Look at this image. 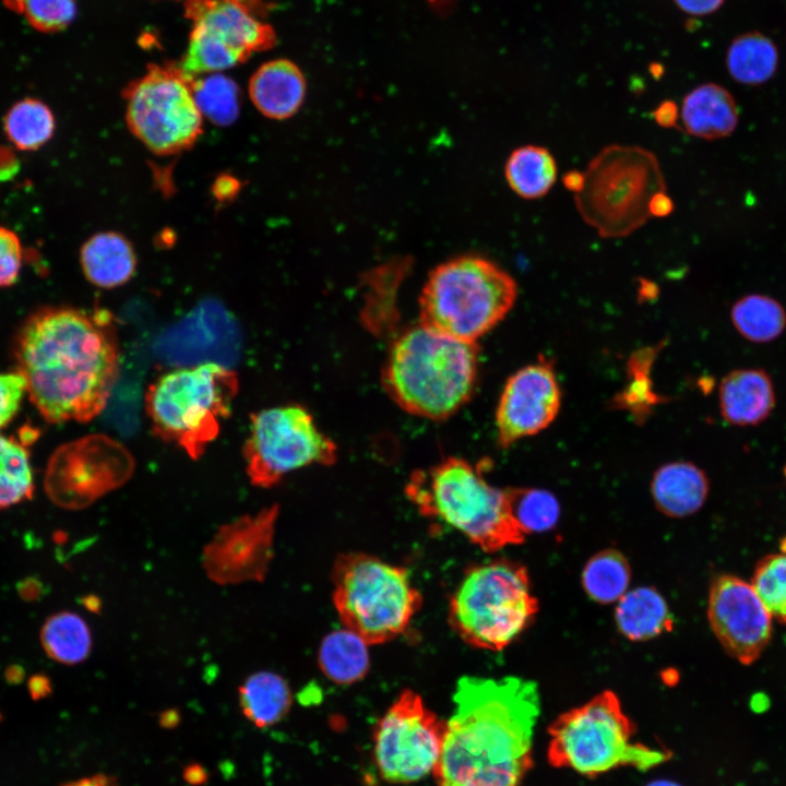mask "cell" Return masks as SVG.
<instances>
[{
	"mask_svg": "<svg viewBox=\"0 0 786 786\" xmlns=\"http://www.w3.org/2000/svg\"><path fill=\"white\" fill-rule=\"evenodd\" d=\"M515 279L478 254H462L437 265L419 296V322L442 335L476 343L512 309Z\"/></svg>",
	"mask_w": 786,
	"mask_h": 786,
	"instance_id": "cell-5",
	"label": "cell"
},
{
	"mask_svg": "<svg viewBox=\"0 0 786 786\" xmlns=\"http://www.w3.org/2000/svg\"><path fill=\"white\" fill-rule=\"evenodd\" d=\"M504 176L511 190L522 199H539L556 183L557 162L547 147L526 144L511 152Z\"/></svg>",
	"mask_w": 786,
	"mask_h": 786,
	"instance_id": "cell-26",
	"label": "cell"
},
{
	"mask_svg": "<svg viewBox=\"0 0 786 786\" xmlns=\"http://www.w3.org/2000/svg\"><path fill=\"white\" fill-rule=\"evenodd\" d=\"M730 318L736 331L752 343H770L786 329V311L776 299L750 294L738 299L731 307Z\"/></svg>",
	"mask_w": 786,
	"mask_h": 786,
	"instance_id": "cell-30",
	"label": "cell"
},
{
	"mask_svg": "<svg viewBox=\"0 0 786 786\" xmlns=\"http://www.w3.org/2000/svg\"><path fill=\"white\" fill-rule=\"evenodd\" d=\"M13 356L31 402L53 424L99 415L120 372L117 327L104 309L37 310L21 325Z\"/></svg>",
	"mask_w": 786,
	"mask_h": 786,
	"instance_id": "cell-1",
	"label": "cell"
},
{
	"mask_svg": "<svg viewBox=\"0 0 786 786\" xmlns=\"http://www.w3.org/2000/svg\"><path fill=\"white\" fill-rule=\"evenodd\" d=\"M97 438H85L60 446L50 457L45 490L59 507L78 510L93 503L127 477L96 463Z\"/></svg>",
	"mask_w": 786,
	"mask_h": 786,
	"instance_id": "cell-18",
	"label": "cell"
},
{
	"mask_svg": "<svg viewBox=\"0 0 786 786\" xmlns=\"http://www.w3.org/2000/svg\"><path fill=\"white\" fill-rule=\"evenodd\" d=\"M19 593L24 599H36L41 593V584L35 579H25L19 585Z\"/></svg>",
	"mask_w": 786,
	"mask_h": 786,
	"instance_id": "cell-45",
	"label": "cell"
},
{
	"mask_svg": "<svg viewBox=\"0 0 786 786\" xmlns=\"http://www.w3.org/2000/svg\"><path fill=\"white\" fill-rule=\"evenodd\" d=\"M750 583L773 619L786 624V552L759 560Z\"/></svg>",
	"mask_w": 786,
	"mask_h": 786,
	"instance_id": "cell-36",
	"label": "cell"
},
{
	"mask_svg": "<svg viewBox=\"0 0 786 786\" xmlns=\"http://www.w3.org/2000/svg\"><path fill=\"white\" fill-rule=\"evenodd\" d=\"M193 81L178 63H153L124 87L127 126L152 153L176 155L200 139L204 118L194 99Z\"/></svg>",
	"mask_w": 786,
	"mask_h": 786,
	"instance_id": "cell-11",
	"label": "cell"
},
{
	"mask_svg": "<svg viewBox=\"0 0 786 786\" xmlns=\"http://www.w3.org/2000/svg\"><path fill=\"white\" fill-rule=\"evenodd\" d=\"M421 515L436 519L492 552L525 540L526 533L512 515L505 489L486 481L480 465L450 456L414 472L405 487Z\"/></svg>",
	"mask_w": 786,
	"mask_h": 786,
	"instance_id": "cell-4",
	"label": "cell"
},
{
	"mask_svg": "<svg viewBox=\"0 0 786 786\" xmlns=\"http://www.w3.org/2000/svg\"><path fill=\"white\" fill-rule=\"evenodd\" d=\"M631 570L627 558L616 549L595 553L582 572V585L590 598L599 604L618 602L629 587Z\"/></svg>",
	"mask_w": 786,
	"mask_h": 786,
	"instance_id": "cell-32",
	"label": "cell"
},
{
	"mask_svg": "<svg viewBox=\"0 0 786 786\" xmlns=\"http://www.w3.org/2000/svg\"><path fill=\"white\" fill-rule=\"evenodd\" d=\"M193 95L203 118L214 124L229 126L239 116V88L230 78L221 73L196 76Z\"/></svg>",
	"mask_w": 786,
	"mask_h": 786,
	"instance_id": "cell-34",
	"label": "cell"
},
{
	"mask_svg": "<svg viewBox=\"0 0 786 786\" xmlns=\"http://www.w3.org/2000/svg\"><path fill=\"white\" fill-rule=\"evenodd\" d=\"M25 392V381L19 372L0 373V429L14 418Z\"/></svg>",
	"mask_w": 786,
	"mask_h": 786,
	"instance_id": "cell-39",
	"label": "cell"
},
{
	"mask_svg": "<svg viewBox=\"0 0 786 786\" xmlns=\"http://www.w3.org/2000/svg\"><path fill=\"white\" fill-rule=\"evenodd\" d=\"M9 8L16 9L20 0H2Z\"/></svg>",
	"mask_w": 786,
	"mask_h": 786,
	"instance_id": "cell-49",
	"label": "cell"
},
{
	"mask_svg": "<svg viewBox=\"0 0 786 786\" xmlns=\"http://www.w3.org/2000/svg\"><path fill=\"white\" fill-rule=\"evenodd\" d=\"M62 786H118L115 777L106 774H95L68 782Z\"/></svg>",
	"mask_w": 786,
	"mask_h": 786,
	"instance_id": "cell-43",
	"label": "cell"
},
{
	"mask_svg": "<svg viewBox=\"0 0 786 786\" xmlns=\"http://www.w3.org/2000/svg\"><path fill=\"white\" fill-rule=\"evenodd\" d=\"M318 662L330 680L341 684L356 682L369 668L368 644L346 628L333 631L322 640Z\"/></svg>",
	"mask_w": 786,
	"mask_h": 786,
	"instance_id": "cell-27",
	"label": "cell"
},
{
	"mask_svg": "<svg viewBox=\"0 0 786 786\" xmlns=\"http://www.w3.org/2000/svg\"><path fill=\"white\" fill-rule=\"evenodd\" d=\"M680 118L688 134L715 140L729 135L736 129L738 108L726 88L715 83H705L684 96Z\"/></svg>",
	"mask_w": 786,
	"mask_h": 786,
	"instance_id": "cell-23",
	"label": "cell"
},
{
	"mask_svg": "<svg viewBox=\"0 0 786 786\" xmlns=\"http://www.w3.org/2000/svg\"><path fill=\"white\" fill-rule=\"evenodd\" d=\"M8 140L19 150L35 151L53 135L56 120L50 108L35 98L15 103L3 120Z\"/></svg>",
	"mask_w": 786,
	"mask_h": 786,
	"instance_id": "cell-31",
	"label": "cell"
},
{
	"mask_svg": "<svg viewBox=\"0 0 786 786\" xmlns=\"http://www.w3.org/2000/svg\"><path fill=\"white\" fill-rule=\"evenodd\" d=\"M453 701L432 772L438 786H522L540 712L536 683L465 676Z\"/></svg>",
	"mask_w": 786,
	"mask_h": 786,
	"instance_id": "cell-2",
	"label": "cell"
},
{
	"mask_svg": "<svg viewBox=\"0 0 786 786\" xmlns=\"http://www.w3.org/2000/svg\"><path fill=\"white\" fill-rule=\"evenodd\" d=\"M23 248L19 236L0 226V288L13 285L21 273Z\"/></svg>",
	"mask_w": 786,
	"mask_h": 786,
	"instance_id": "cell-38",
	"label": "cell"
},
{
	"mask_svg": "<svg viewBox=\"0 0 786 786\" xmlns=\"http://www.w3.org/2000/svg\"><path fill=\"white\" fill-rule=\"evenodd\" d=\"M707 620L725 652L742 665L753 664L772 639L773 617L752 584L737 575L713 580Z\"/></svg>",
	"mask_w": 786,
	"mask_h": 786,
	"instance_id": "cell-16",
	"label": "cell"
},
{
	"mask_svg": "<svg viewBox=\"0 0 786 786\" xmlns=\"http://www.w3.org/2000/svg\"><path fill=\"white\" fill-rule=\"evenodd\" d=\"M238 390L237 373L218 364L170 370L153 381L145 393L152 431L198 460L229 417Z\"/></svg>",
	"mask_w": 786,
	"mask_h": 786,
	"instance_id": "cell-7",
	"label": "cell"
},
{
	"mask_svg": "<svg viewBox=\"0 0 786 786\" xmlns=\"http://www.w3.org/2000/svg\"><path fill=\"white\" fill-rule=\"evenodd\" d=\"M305 75L288 59H274L260 66L249 81L253 106L263 116L285 120L298 112L306 97Z\"/></svg>",
	"mask_w": 786,
	"mask_h": 786,
	"instance_id": "cell-20",
	"label": "cell"
},
{
	"mask_svg": "<svg viewBox=\"0 0 786 786\" xmlns=\"http://www.w3.org/2000/svg\"><path fill=\"white\" fill-rule=\"evenodd\" d=\"M779 549L782 552H786V537L781 540Z\"/></svg>",
	"mask_w": 786,
	"mask_h": 786,
	"instance_id": "cell-50",
	"label": "cell"
},
{
	"mask_svg": "<svg viewBox=\"0 0 786 786\" xmlns=\"http://www.w3.org/2000/svg\"><path fill=\"white\" fill-rule=\"evenodd\" d=\"M34 488L26 445L0 434V509L31 499Z\"/></svg>",
	"mask_w": 786,
	"mask_h": 786,
	"instance_id": "cell-33",
	"label": "cell"
},
{
	"mask_svg": "<svg viewBox=\"0 0 786 786\" xmlns=\"http://www.w3.org/2000/svg\"><path fill=\"white\" fill-rule=\"evenodd\" d=\"M214 193L217 199H226L233 195L236 191V180L230 177L218 178L215 182Z\"/></svg>",
	"mask_w": 786,
	"mask_h": 786,
	"instance_id": "cell-44",
	"label": "cell"
},
{
	"mask_svg": "<svg viewBox=\"0 0 786 786\" xmlns=\"http://www.w3.org/2000/svg\"><path fill=\"white\" fill-rule=\"evenodd\" d=\"M615 620L621 634L636 642L656 638L674 627L664 597L646 586L627 592L618 600Z\"/></svg>",
	"mask_w": 786,
	"mask_h": 786,
	"instance_id": "cell-24",
	"label": "cell"
},
{
	"mask_svg": "<svg viewBox=\"0 0 786 786\" xmlns=\"http://www.w3.org/2000/svg\"><path fill=\"white\" fill-rule=\"evenodd\" d=\"M333 604L343 626L368 645L402 634L421 605L407 571L362 552L334 562Z\"/></svg>",
	"mask_w": 786,
	"mask_h": 786,
	"instance_id": "cell-10",
	"label": "cell"
},
{
	"mask_svg": "<svg viewBox=\"0 0 786 786\" xmlns=\"http://www.w3.org/2000/svg\"><path fill=\"white\" fill-rule=\"evenodd\" d=\"M635 726L609 690L559 715L548 729L547 759L553 767L595 777L619 767L654 769L669 750L633 740Z\"/></svg>",
	"mask_w": 786,
	"mask_h": 786,
	"instance_id": "cell-6",
	"label": "cell"
},
{
	"mask_svg": "<svg viewBox=\"0 0 786 786\" xmlns=\"http://www.w3.org/2000/svg\"><path fill=\"white\" fill-rule=\"evenodd\" d=\"M508 501L513 517L526 534L552 528L559 519L557 498L545 489L508 488Z\"/></svg>",
	"mask_w": 786,
	"mask_h": 786,
	"instance_id": "cell-35",
	"label": "cell"
},
{
	"mask_svg": "<svg viewBox=\"0 0 786 786\" xmlns=\"http://www.w3.org/2000/svg\"><path fill=\"white\" fill-rule=\"evenodd\" d=\"M560 404V386L548 361L540 359L517 370L507 380L496 410L500 446L507 449L547 428Z\"/></svg>",
	"mask_w": 786,
	"mask_h": 786,
	"instance_id": "cell-17",
	"label": "cell"
},
{
	"mask_svg": "<svg viewBox=\"0 0 786 786\" xmlns=\"http://www.w3.org/2000/svg\"><path fill=\"white\" fill-rule=\"evenodd\" d=\"M263 12L262 0H186L184 15L192 28L178 64L196 78L219 73L272 48L276 35Z\"/></svg>",
	"mask_w": 786,
	"mask_h": 786,
	"instance_id": "cell-12",
	"label": "cell"
},
{
	"mask_svg": "<svg viewBox=\"0 0 786 786\" xmlns=\"http://www.w3.org/2000/svg\"><path fill=\"white\" fill-rule=\"evenodd\" d=\"M40 642L51 659L64 665L84 662L93 645L86 621L80 615L66 610L46 619L40 630Z\"/></svg>",
	"mask_w": 786,
	"mask_h": 786,
	"instance_id": "cell-28",
	"label": "cell"
},
{
	"mask_svg": "<svg viewBox=\"0 0 786 786\" xmlns=\"http://www.w3.org/2000/svg\"><path fill=\"white\" fill-rule=\"evenodd\" d=\"M81 269L88 282L100 288H115L129 282L138 259L131 241L114 230L91 236L80 249Z\"/></svg>",
	"mask_w": 786,
	"mask_h": 786,
	"instance_id": "cell-21",
	"label": "cell"
},
{
	"mask_svg": "<svg viewBox=\"0 0 786 786\" xmlns=\"http://www.w3.org/2000/svg\"><path fill=\"white\" fill-rule=\"evenodd\" d=\"M573 199L582 219L602 238H622L652 216L653 198L666 192L656 155L639 145L609 144L588 162Z\"/></svg>",
	"mask_w": 786,
	"mask_h": 786,
	"instance_id": "cell-8",
	"label": "cell"
},
{
	"mask_svg": "<svg viewBox=\"0 0 786 786\" xmlns=\"http://www.w3.org/2000/svg\"><path fill=\"white\" fill-rule=\"evenodd\" d=\"M537 612L527 569L499 559L466 570L451 597L449 622L468 645L497 652L510 645Z\"/></svg>",
	"mask_w": 786,
	"mask_h": 786,
	"instance_id": "cell-9",
	"label": "cell"
},
{
	"mask_svg": "<svg viewBox=\"0 0 786 786\" xmlns=\"http://www.w3.org/2000/svg\"><path fill=\"white\" fill-rule=\"evenodd\" d=\"M16 11L41 32L66 28L75 17V0H20Z\"/></svg>",
	"mask_w": 786,
	"mask_h": 786,
	"instance_id": "cell-37",
	"label": "cell"
},
{
	"mask_svg": "<svg viewBox=\"0 0 786 786\" xmlns=\"http://www.w3.org/2000/svg\"><path fill=\"white\" fill-rule=\"evenodd\" d=\"M778 64L774 43L758 32L742 34L730 44L726 67L730 76L746 85H759L769 81Z\"/></svg>",
	"mask_w": 786,
	"mask_h": 786,
	"instance_id": "cell-29",
	"label": "cell"
},
{
	"mask_svg": "<svg viewBox=\"0 0 786 786\" xmlns=\"http://www.w3.org/2000/svg\"><path fill=\"white\" fill-rule=\"evenodd\" d=\"M684 13L693 16H704L718 10L725 0H674Z\"/></svg>",
	"mask_w": 786,
	"mask_h": 786,
	"instance_id": "cell-40",
	"label": "cell"
},
{
	"mask_svg": "<svg viewBox=\"0 0 786 786\" xmlns=\"http://www.w3.org/2000/svg\"><path fill=\"white\" fill-rule=\"evenodd\" d=\"M584 182L583 171L571 170L562 177L563 186L574 194L580 192Z\"/></svg>",
	"mask_w": 786,
	"mask_h": 786,
	"instance_id": "cell-46",
	"label": "cell"
},
{
	"mask_svg": "<svg viewBox=\"0 0 786 786\" xmlns=\"http://www.w3.org/2000/svg\"><path fill=\"white\" fill-rule=\"evenodd\" d=\"M278 510L273 504L221 525L202 550L206 576L218 585L263 582L274 556Z\"/></svg>",
	"mask_w": 786,
	"mask_h": 786,
	"instance_id": "cell-15",
	"label": "cell"
},
{
	"mask_svg": "<svg viewBox=\"0 0 786 786\" xmlns=\"http://www.w3.org/2000/svg\"><path fill=\"white\" fill-rule=\"evenodd\" d=\"M708 490L705 472L690 462L663 465L655 472L651 484L656 508L671 517L698 512L705 503Z\"/></svg>",
	"mask_w": 786,
	"mask_h": 786,
	"instance_id": "cell-22",
	"label": "cell"
},
{
	"mask_svg": "<svg viewBox=\"0 0 786 786\" xmlns=\"http://www.w3.org/2000/svg\"><path fill=\"white\" fill-rule=\"evenodd\" d=\"M444 723L413 690L403 691L378 722L373 754L381 778L410 784L432 773L441 752Z\"/></svg>",
	"mask_w": 786,
	"mask_h": 786,
	"instance_id": "cell-14",
	"label": "cell"
},
{
	"mask_svg": "<svg viewBox=\"0 0 786 786\" xmlns=\"http://www.w3.org/2000/svg\"><path fill=\"white\" fill-rule=\"evenodd\" d=\"M783 474H784V477H785V479H786V464H785L784 467H783Z\"/></svg>",
	"mask_w": 786,
	"mask_h": 786,
	"instance_id": "cell-51",
	"label": "cell"
},
{
	"mask_svg": "<svg viewBox=\"0 0 786 786\" xmlns=\"http://www.w3.org/2000/svg\"><path fill=\"white\" fill-rule=\"evenodd\" d=\"M243 457L251 484L271 488L295 469L334 464L337 446L305 407L289 404L251 415Z\"/></svg>",
	"mask_w": 786,
	"mask_h": 786,
	"instance_id": "cell-13",
	"label": "cell"
},
{
	"mask_svg": "<svg viewBox=\"0 0 786 786\" xmlns=\"http://www.w3.org/2000/svg\"><path fill=\"white\" fill-rule=\"evenodd\" d=\"M655 121L664 128L676 127L678 120L677 105L671 100L663 102L653 112Z\"/></svg>",
	"mask_w": 786,
	"mask_h": 786,
	"instance_id": "cell-41",
	"label": "cell"
},
{
	"mask_svg": "<svg viewBox=\"0 0 786 786\" xmlns=\"http://www.w3.org/2000/svg\"><path fill=\"white\" fill-rule=\"evenodd\" d=\"M478 353L477 343L442 335L419 322L393 340L382 368V385L405 412L445 419L475 390Z\"/></svg>",
	"mask_w": 786,
	"mask_h": 786,
	"instance_id": "cell-3",
	"label": "cell"
},
{
	"mask_svg": "<svg viewBox=\"0 0 786 786\" xmlns=\"http://www.w3.org/2000/svg\"><path fill=\"white\" fill-rule=\"evenodd\" d=\"M184 776L192 784L202 783V781L206 777L204 771L200 766H191L187 769Z\"/></svg>",
	"mask_w": 786,
	"mask_h": 786,
	"instance_id": "cell-47",
	"label": "cell"
},
{
	"mask_svg": "<svg viewBox=\"0 0 786 786\" xmlns=\"http://www.w3.org/2000/svg\"><path fill=\"white\" fill-rule=\"evenodd\" d=\"M720 415L738 427L762 424L775 407V390L770 374L761 368L728 372L719 383Z\"/></svg>",
	"mask_w": 786,
	"mask_h": 786,
	"instance_id": "cell-19",
	"label": "cell"
},
{
	"mask_svg": "<svg viewBox=\"0 0 786 786\" xmlns=\"http://www.w3.org/2000/svg\"><path fill=\"white\" fill-rule=\"evenodd\" d=\"M646 786H681V785H679L675 782L659 779V781H654V782L647 784Z\"/></svg>",
	"mask_w": 786,
	"mask_h": 786,
	"instance_id": "cell-48",
	"label": "cell"
},
{
	"mask_svg": "<svg viewBox=\"0 0 786 786\" xmlns=\"http://www.w3.org/2000/svg\"><path fill=\"white\" fill-rule=\"evenodd\" d=\"M291 700L288 683L273 671L253 672L238 689V702L243 716L259 728L281 722L287 715Z\"/></svg>",
	"mask_w": 786,
	"mask_h": 786,
	"instance_id": "cell-25",
	"label": "cell"
},
{
	"mask_svg": "<svg viewBox=\"0 0 786 786\" xmlns=\"http://www.w3.org/2000/svg\"><path fill=\"white\" fill-rule=\"evenodd\" d=\"M674 211V202L666 192L656 194L650 204V213L652 217H665Z\"/></svg>",
	"mask_w": 786,
	"mask_h": 786,
	"instance_id": "cell-42",
	"label": "cell"
}]
</instances>
